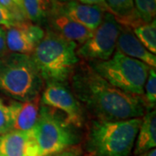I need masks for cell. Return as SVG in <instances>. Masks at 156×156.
<instances>
[{"instance_id": "1", "label": "cell", "mask_w": 156, "mask_h": 156, "mask_svg": "<svg viewBox=\"0 0 156 156\" xmlns=\"http://www.w3.org/2000/svg\"><path fill=\"white\" fill-rule=\"evenodd\" d=\"M72 93L97 120L122 121L140 118L145 114V100L130 95L108 83L89 63L76 66L70 76Z\"/></svg>"}, {"instance_id": "2", "label": "cell", "mask_w": 156, "mask_h": 156, "mask_svg": "<svg viewBox=\"0 0 156 156\" xmlns=\"http://www.w3.org/2000/svg\"><path fill=\"white\" fill-rule=\"evenodd\" d=\"M76 47L50 30L45 32L30 55L44 81L64 83L71 76L79 62Z\"/></svg>"}, {"instance_id": "3", "label": "cell", "mask_w": 156, "mask_h": 156, "mask_svg": "<svg viewBox=\"0 0 156 156\" xmlns=\"http://www.w3.org/2000/svg\"><path fill=\"white\" fill-rule=\"evenodd\" d=\"M141 118L122 121H93L87 135V149L94 156H129Z\"/></svg>"}, {"instance_id": "4", "label": "cell", "mask_w": 156, "mask_h": 156, "mask_svg": "<svg viewBox=\"0 0 156 156\" xmlns=\"http://www.w3.org/2000/svg\"><path fill=\"white\" fill-rule=\"evenodd\" d=\"M44 82L30 55L10 53L0 57V91L14 101L40 95Z\"/></svg>"}, {"instance_id": "5", "label": "cell", "mask_w": 156, "mask_h": 156, "mask_svg": "<svg viewBox=\"0 0 156 156\" xmlns=\"http://www.w3.org/2000/svg\"><path fill=\"white\" fill-rule=\"evenodd\" d=\"M89 65L108 83L130 95H144V87L150 67L118 50L106 61L89 62Z\"/></svg>"}, {"instance_id": "6", "label": "cell", "mask_w": 156, "mask_h": 156, "mask_svg": "<svg viewBox=\"0 0 156 156\" xmlns=\"http://www.w3.org/2000/svg\"><path fill=\"white\" fill-rule=\"evenodd\" d=\"M42 156L59 154L78 143V136L63 115L41 105L38 119L32 128Z\"/></svg>"}, {"instance_id": "7", "label": "cell", "mask_w": 156, "mask_h": 156, "mask_svg": "<svg viewBox=\"0 0 156 156\" xmlns=\"http://www.w3.org/2000/svg\"><path fill=\"white\" fill-rule=\"evenodd\" d=\"M122 26L110 12H105L101 24L76 50L77 56L89 62L106 61L114 54Z\"/></svg>"}, {"instance_id": "8", "label": "cell", "mask_w": 156, "mask_h": 156, "mask_svg": "<svg viewBox=\"0 0 156 156\" xmlns=\"http://www.w3.org/2000/svg\"><path fill=\"white\" fill-rule=\"evenodd\" d=\"M41 104L63 113L66 122L72 127L80 128L83 123L81 103L72 91L62 83H46L41 95Z\"/></svg>"}, {"instance_id": "9", "label": "cell", "mask_w": 156, "mask_h": 156, "mask_svg": "<svg viewBox=\"0 0 156 156\" xmlns=\"http://www.w3.org/2000/svg\"><path fill=\"white\" fill-rule=\"evenodd\" d=\"M44 30L37 24L22 21L6 28V45L11 53L31 55L44 37Z\"/></svg>"}, {"instance_id": "10", "label": "cell", "mask_w": 156, "mask_h": 156, "mask_svg": "<svg viewBox=\"0 0 156 156\" xmlns=\"http://www.w3.org/2000/svg\"><path fill=\"white\" fill-rule=\"evenodd\" d=\"M0 156H42L32 129L0 135Z\"/></svg>"}, {"instance_id": "11", "label": "cell", "mask_w": 156, "mask_h": 156, "mask_svg": "<svg viewBox=\"0 0 156 156\" xmlns=\"http://www.w3.org/2000/svg\"><path fill=\"white\" fill-rule=\"evenodd\" d=\"M50 27V30L68 41H71L76 44H83L91 37L93 31L89 30L80 23L75 22L70 17L62 12L54 2L53 8L46 20Z\"/></svg>"}, {"instance_id": "12", "label": "cell", "mask_w": 156, "mask_h": 156, "mask_svg": "<svg viewBox=\"0 0 156 156\" xmlns=\"http://www.w3.org/2000/svg\"><path fill=\"white\" fill-rule=\"evenodd\" d=\"M56 5L62 12L91 31L100 25L107 12L106 8L102 6L84 5L75 0L56 2Z\"/></svg>"}, {"instance_id": "13", "label": "cell", "mask_w": 156, "mask_h": 156, "mask_svg": "<svg viewBox=\"0 0 156 156\" xmlns=\"http://www.w3.org/2000/svg\"><path fill=\"white\" fill-rule=\"evenodd\" d=\"M41 95L26 101H11L8 105L12 130L28 131L34 128L38 119Z\"/></svg>"}, {"instance_id": "14", "label": "cell", "mask_w": 156, "mask_h": 156, "mask_svg": "<svg viewBox=\"0 0 156 156\" xmlns=\"http://www.w3.org/2000/svg\"><path fill=\"white\" fill-rule=\"evenodd\" d=\"M122 54L144 62L150 68L156 67V56L146 49L134 36L131 30L121 29L117 39L116 49Z\"/></svg>"}, {"instance_id": "15", "label": "cell", "mask_w": 156, "mask_h": 156, "mask_svg": "<svg viewBox=\"0 0 156 156\" xmlns=\"http://www.w3.org/2000/svg\"><path fill=\"white\" fill-rule=\"evenodd\" d=\"M134 155H139L156 147V113L151 110L144 114L136 136Z\"/></svg>"}, {"instance_id": "16", "label": "cell", "mask_w": 156, "mask_h": 156, "mask_svg": "<svg viewBox=\"0 0 156 156\" xmlns=\"http://www.w3.org/2000/svg\"><path fill=\"white\" fill-rule=\"evenodd\" d=\"M54 2V0H22L23 11L26 20L37 25L46 21Z\"/></svg>"}, {"instance_id": "17", "label": "cell", "mask_w": 156, "mask_h": 156, "mask_svg": "<svg viewBox=\"0 0 156 156\" xmlns=\"http://www.w3.org/2000/svg\"><path fill=\"white\" fill-rule=\"evenodd\" d=\"M134 36L141 44L152 54L156 53V22L154 19L152 22L144 23L134 29Z\"/></svg>"}, {"instance_id": "18", "label": "cell", "mask_w": 156, "mask_h": 156, "mask_svg": "<svg viewBox=\"0 0 156 156\" xmlns=\"http://www.w3.org/2000/svg\"><path fill=\"white\" fill-rule=\"evenodd\" d=\"M107 11L115 18H120L132 13L135 10L134 0H105Z\"/></svg>"}, {"instance_id": "19", "label": "cell", "mask_w": 156, "mask_h": 156, "mask_svg": "<svg viewBox=\"0 0 156 156\" xmlns=\"http://www.w3.org/2000/svg\"><path fill=\"white\" fill-rule=\"evenodd\" d=\"M134 6L145 23L152 22L155 18L156 0H134Z\"/></svg>"}, {"instance_id": "20", "label": "cell", "mask_w": 156, "mask_h": 156, "mask_svg": "<svg viewBox=\"0 0 156 156\" xmlns=\"http://www.w3.org/2000/svg\"><path fill=\"white\" fill-rule=\"evenodd\" d=\"M144 100L147 105L154 108L156 103V72L154 68H150L144 87Z\"/></svg>"}, {"instance_id": "21", "label": "cell", "mask_w": 156, "mask_h": 156, "mask_svg": "<svg viewBox=\"0 0 156 156\" xmlns=\"http://www.w3.org/2000/svg\"><path fill=\"white\" fill-rule=\"evenodd\" d=\"M12 130L10 110L8 105L0 99V135Z\"/></svg>"}, {"instance_id": "22", "label": "cell", "mask_w": 156, "mask_h": 156, "mask_svg": "<svg viewBox=\"0 0 156 156\" xmlns=\"http://www.w3.org/2000/svg\"><path fill=\"white\" fill-rule=\"evenodd\" d=\"M17 23L18 22L15 17L0 4V27L9 28Z\"/></svg>"}, {"instance_id": "23", "label": "cell", "mask_w": 156, "mask_h": 156, "mask_svg": "<svg viewBox=\"0 0 156 156\" xmlns=\"http://www.w3.org/2000/svg\"><path fill=\"white\" fill-rule=\"evenodd\" d=\"M7 45H6V28L0 27V57L7 54Z\"/></svg>"}, {"instance_id": "24", "label": "cell", "mask_w": 156, "mask_h": 156, "mask_svg": "<svg viewBox=\"0 0 156 156\" xmlns=\"http://www.w3.org/2000/svg\"><path fill=\"white\" fill-rule=\"evenodd\" d=\"M51 156H83V151L79 147L75 146V147L68 148L66 150L62 151L59 154Z\"/></svg>"}, {"instance_id": "25", "label": "cell", "mask_w": 156, "mask_h": 156, "mask_svg": "<svg viewBox=\"0 0 156 156\" xmlns=\"http://www.w3.org/2000/svg\"><path fill=\"white\" fill-rule=\"evenodd\" d=\"M77 2L84 5H99L102 6L104 8H106V4H105V0H76Z\"/></svg>"}, {"instance_id": "26", "label": "cell", "mask_w": 156, "mask_h": 156, "mask_svg": "<svg viewBox=\"0 0 156 156\" xmlns=\"http://www.w3.org/2000/svg\"><path fill=\"white\" fill-rule=\"evenodd\" d=\"M137 156H156V149L153 148V149L144 152V153H142V154H140Z\"/></svg>"}, {"instance_id": "27", "label": "cell", "mask_w": 156, "mask_h": 156, "mask_svg": "<svg viewBox=\"0 0 156 156\" xmlns=\"http://www.w3.org/2000/svg\"><path fill=\"white\" fill-rule=\"evenodd\" d=\"M56 2H61V3H63V2H68V1H70V0H54Z\"/></svg>"}, {"instance_id": "28", "label": "cell", "mask_w": 156, "mask_h": 156, "mask_svg": "<svg viewBox=\"0 0 156 156\" xmlns=\"http://www.w3.org/2000/svg\"><path fill=\"white\" fill-rule=\"evenodd\" d=\"M86 156H94V155H93L92 154H89H89H87Z\"/></svg>"}]
</instances>
